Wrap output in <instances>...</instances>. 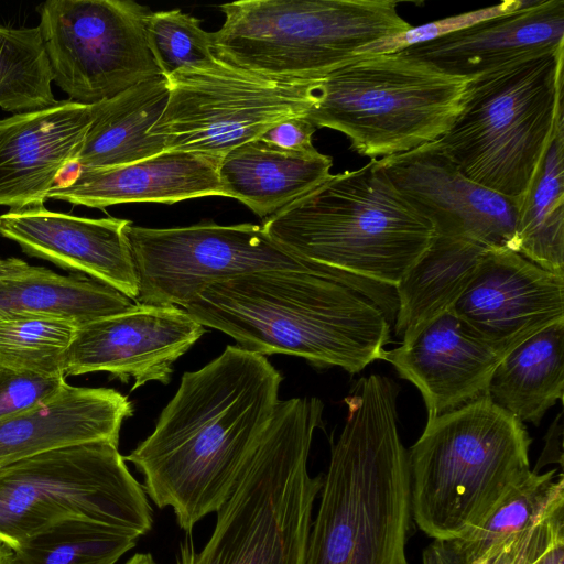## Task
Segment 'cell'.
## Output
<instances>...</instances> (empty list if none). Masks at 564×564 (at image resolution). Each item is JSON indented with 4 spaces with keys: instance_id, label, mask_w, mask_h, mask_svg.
Returning <instances> with one entry per match:
<instances>
[{
    "instance_id": "obj_7",
    "label": "cell",
    "mask_w": 564,
    "mask_h": 564,
    "mask_svg": "<svg viewBox=\"0 0 564 564\" xmlns=\"http://www.w3.org/2000/svg\"><path fill=\"white\" fill-rule=\"evenodd\" d=\"M564 48L468 78L462 110L438 140L473 182L519 206L563 116Z\"/></svg>"
},
{
    "instance_id": "obj_24",
    "label": "cell",
    "mask_w": 564,
    "mask_h": 564,
    "mask_svg": "<svg viewBox=\"0 0 564 564\" xmlns=\"http://www.w3.org/2000/svg\"><path fill=\"white\" fill-rule=\"evenodd\" d=\"M167 98L166 79L159 76L94 104L93 122L70 169L124 165L165 151L149 130L162 115Z\"/></svg>"
},
{
    "instance_id": "obj_9",
    "label": "cell",
    "mask_w": 564,
    "mask_h": 564,
    "mask_svg": "<svg viewBox=\"0 0 564 564\" xmlns=\"http://www.w3.org/2000/svg\"><path fill=\"white\" fill-rule=\"evenodd\" d=\"M468 78L403 51L357 56L318 80L306 118L371 159L438 140L462 110Z\"/></svg>"
},
{
    "instance_id": "obj_20",
    "label": "cell",
    "mask_w": 564,
    "mask_h": 564,
    "mask_svg": "<svg viewBox=\"0 0 564 564\" xmlns=\"http://www.w3.org/2000/svg\"><path fill=\"white\" fill-rule=\"evenodd\" d=\"M220 161L200 153L165 150L124 165L69 169L47 199L105 209L126 203L174 204L224 196L218 174Z\"/></svg>"
},
{
    "instance_id": "obj_34",
    "label": "cell",
    "mask_w": 564,
    "mask_h": 564,
    "mask_svg": "<svg viewBox=\"0 0 564 564\" xmlns=\"http://www.w3.org/2000/svg\"><path fill=\"white\" fill-rule=\"evenodd\" d=\"M535 0H509L499 4L411 26L404 32L375 41L357 52V56L400 52L416 44L473 26L479 22L532 6Z\"/></svg>"
},
{
    "instance_id": "obj_32",
    "label": "cell",
    "mask_w": 564,
    "mask_h": 564,
    "mask_svg": "<svg viewBox=\"0 0 564 564\" xmlns=\"http://www.w3.org/2000/svg\"><path fill=\"white\" fill-rule=\"evenodd\" d=\"M149 50L164 78L188 67H205L218 58L213 52L212 33L200 20L178 9L150 12L144 23Z\"/></svg>"
},
{
    "instance_id": "obj_5",
    "label": "cell",
    "mask_w": 564,
    "mask_h": 564,
    "mask_svg": "<svg viewBox=\"0 0 564 564\" xmlns=\"http://www.w3.org/2000/svg\"><path fill=\"white\" fill-rule=\"evenodd\" d=\"M262 227L306 262L392 288L437 236L378 159L330 174Z\"/></svg>"
},
{
    "instance_id": "obj_1",
    "label": "cell",
    "mask_w": 564,
    "mask_h": 564,
    "mask_svg": "<svg viewBox=\"0 0 564 564\" xmlns=\"http://www.w3.org/2000/svg\"><path fill=\"white\" fill-rule=\"evenodd\" d=\"M281 382L264 356L228 345L184 372L154 431L123 456L142 474L147 496L172 508L185 532L231 495L274 414Z\"/></svg>"
},
{
    "instance_id": "obj_25",
    "label": "cell",
    "mask_w": 564,
    "mask_h": 564,
    "mask_svg": "<svg viewBox=\"0 0 564 564\" xmlns=\"http://www.w3.org/2000/svg\"><path fill=\"white\" fill-rule=\"evenodd\" d=\"M488 249L469 240L437 235L395 285V335L402 341L409 340L449 311L469 285Z\"/></svg>"
},
{
    "instance_id": "obj_38",
    "label": "cell",
    "mask_w": 564,
    "mask_h": 564,
    "mask_svg": "<svg viewBox=\"0 0 564 564\" xmlns=\"http://www.w3.org/2000/svg\"><path fill=\"white\" fill-rule=\"evenodd\" d=\"M534 564H564V542L553 546Z\"/></svg>"
},
{
    "instance_id": "obj_30",
    "label": "cell",
    "mask_w": 564,
    "mask_h": 564,
    "mask_svg": "<svg viewBox=\"0 0 564 564\" xmlns=\"http://www.w3.org/2000/svg\"><path fill=\"white\" fill-rule=\"evenodd\" d=\"M41 30L0 25V108L23 113L57 102Z\"/></svg>"
},
{
    "instance_id": "obj_12",
    "label": "cell",
    "mask_w": 564,
    "mask_h": 564,
    "mask_svg": "<svg viewBox=\"0 0 564 564\" xmlns=\"http://www.w3.org/2000/svg\"><path fill=\"white\" fill-rule=\"evenodd\" d=\"M53 82L94 105L161 76L149 50L148 7L130 0H48L37 7Z\"/></svg>"
},
{
    "instance_id": "obj_15",
    "label": "cell",
    "mask_w": 564,
    "mask_h": 564,
    "mask_svg": "<svg viewBox=\"0 0 564 564\" xmlns=\"http://www.w3.org/2000/svg\"><path fill=\"white\" fill-rule=\"evenodd\" d=\"M205 333L178 306L145 305L101 317L77 327L68 348L64 373L109 372L131 391L150 382L167 384L174 362Z\"/></svg>"
},
{
    "instance_id": "obj_10",
    "label": "cell",
    "mask_w": 564,
    "mask_h": 564,
    "mask_svg": "<svg viewBox=\"0 0 564 564\" xmlns=\"http://www.w3.org/2000/svg\"><path fill=\"white\" fill-rule=\"evenodd\" d=\"M78 518L147 534V494L118 444L108 441L50 449L0 467V542L12 551L58 521Z\"/></svg>"
},
{
    "instance_id": "obj_3",
    "label": "cell",
    "mask_w": 564,
    "mask_h": 564,
    "mask_svg": "<svg viewBox=\"0 0 564 564\" xmlns=\"http://www.w3.org/2000/svg\"><path fill=\"white\" fill-rule=\"evenodd\" d=\"M398 384L382 375L357 381L332 447L304 564H408L409 453L399 430Z\"/></svg>"
},
{
    "instance_id": "obj_23",
    "label": "cell",
    "mask_w": 564,
    "mask_h": 564,
    "mask_svg": "<svg viewBox=\"0 0 564 564\" xmlns=\"http://www.w3.org/2000/svg\"><path fill=\"white\" fill-rule=\"evenodd\" d=\"M332 165V158L317 150L284 151L258 138L227 153L218 174L224 196L267 218L323 183Z\"/></svg>"
},
{
    "instance_id": "obj_21",
    "label": "cell",
    "mask_w": 564,
    "mask_h": 564,
    "mask_svg": "<svg viewBox=\"0 0 564 564\" xmlns=\"http://www.w3.org/2000/svg\"><path fill=\"white\" fill-rule=\"evenodd\" d=\"M563 48L564 1L535 0L528 8L402 51L448 75L473 78Z\"/></svg>"
},
{
    "instance_id": "obj_35",
    "label": "cell",
    "mask_w": 564,
    "mask_h": 564,
    "mask_svg": "<svg viewBox=\"0 0 564 564\" xmlns=\"http://www.w3.org/2000/svg\"><path fill=\"white\" fill-rule=\"evenodd\" d=\"M67 384L65 376H43L0 367V419L53 400Z\"/></svg>"
},
{
    "instance_id": "obj_33",
    "label": "cell",
    "mask_w": 564,
    "mask_h": 564,
    "mask_svg": "<svg viewBox=\"0 0 564 564\" xmlns=\"http://www.w3.org/2000/svg\"><path fill=\"white\" fill-rule=\"evenodd\" d=\"M564 542V509L555 512L535 527L516 535L491 555L464 561L445 552L436 541L423 551V564H534L558 543Z\"/></svg>"
},
{
    "instance_id": "obj_6",
    "label": "cell",
    "mask_w": 564,
    "mask_h": 564,
    "mask_svg": "<svg viewBox=\"0 0 564 564\" xmlns=\"http://www.w3.org/2000/svg\"><path fill=\"white\" fill-rule=\"evenodd\" d=\"M531 443L488 395L427 421L408 451L416 525L433 540L462 536L531 473Z\"/></svg>"
},
{
    "instance_id": "obj_19",
    "label": "cell",
    "mask_w": 564,
    "mask_h": 564,
    "mask_svg": "<svg viewBox=\"0 0 564 564\" xmlns=\"http://www.w3.org/2000/svg\"><path fill=\"white\" fill-rule=\"evenodd\" d=\"M94 105L68 100L0 120V205H44L79 153Z\"/></svg>"
},
{
    "instance_id": "obj_11",
    "label": "cell",
    "mask_w": 564,
    "mask_h": 564,
    "mask_svg": "<svg viewBox=\"0 0 564 564\" xmlns=\"http://www.w3.org/2000/svg\"><path fill=\"white\" fill-rule=\"evenodd\" d=\"M169 98L149 135L164 150L223 159L274 124L307 115L317 82L267 78L221 61L166 77Z\"/></svg>"
},
{
    "instance_id": "obj_39",
    "label": "cell",
    "mask_w": 564,
    "mask_h": 564,
    "mask_svg": "<svg viewBox=\"0 0 564 564\" xmlns=\"http://www.w3.org/2000/svg\"><path fill=\"white\" fill-rule=\"evenodd\" d=\"M123 564H158L150 553H137Z\"/></svg>"
},
{
    "instance_id": "obj_26",
    "label": "cell",
    "mask_w": 564,
    "mask_h": 564,
    "mask_svg": "<svg viewBox=\"0 0 564 564\" xmlns=\"http://www.w3.org/2000/svg\"><path fill=\"white\" fill-rule=\"evenodd\" d=\"M564 393V319L530 336L496 367L487 395L522 423L538 425Z\"/></svg>"
},
{
    "instance_id": "obj_18",
    "label": "cell",
    "mask_w": 564,
    "mask_h": 564,
    "mask_svg": "<svg viewBox=\"0 0 564 564\" xmlns=\"http://www.w3.org/2000/svg\"><path fill=\"white\" fill-rule=\"evenodd\" d=\"M501 359L451 310L382 356L419 389L427 421L487 395Z\"/></svg>"
},
{
    "instance_id": "obj_2",
    "label": "cell",
    "mask_w": 564,
    "mask_h": 564,
    "mask_svg": "<svg viewBox=\"0 0 564 564\" xmlns=\"http://www.w3.org/2000/svg\"><path fill=\"white\" fill-rule=\"evenodd\" d=\"M395 288L333 270L279 269L214 283L183 310L258 354L357 373L382 360Z\"/></svg>"
},
{
    "instance_id": "obj_36",
    "label": "cell",
    "mask_w": 564,
    "mask_h": 564,
    "mask_svg": "<svg viewBox=\"0 0 564 564\" xmlns=\"http://www.w3.org/2000/svg\"><path fill=\"white\" fill-rule=\"evenodd\" d=\"M316 127L305 116L285 119L268 129L260 139L268 144L291 152H312V137Z\"/></svg>"
},
{
    "instance_id": "obj_37",
    "label": "cell",
    "mask_w": 564,
    "mask_h": 564,
    "mask_svg": "<svg viewBox=\"0 0 564 564\" xmlns=\"http://www.w3.org/2000/svg\"><path fill=\"white\" fill-rule=\"evenodd\" d=\"M40 268L18 258H0V283L33 274Z\"/></svg>"
},
{
    "instance_id": "obj_8",
    "label": "cell",
    "mask_w": 564,
    "mask_h": 564,
    "mask_svg": "<svg viewBox=\"0 0 564 564\" xmlns=\"http://www.w3.org/2000/svg\"><path fill=\"white\" fill-rule=\"evenodd\" d=\"M219 9L215 56L285 82H317L366 45L411 28L394 0H240Z\"/></svg>"
},
{
    "instance_id": "obj_31",
    "label": "cell",
    "mask_w": 564,
    "mask_h": 564,
    "mask_svg": "<svg viewBox=\"0 0 564 564\" xmlns=\"http://www.w3.org/2000/svg\"><path fill=\"white\" fill-rule=\"evenodd\" d=\"M77 327L47 315L0 313V367L43 376H65V358Z\"/></svg>"
},
{
    "instance_id": "obj_27",
    "label": "cell",
    "mask_w": 564,
    "mask_h": 564,
    "mask_svg": "<svg viewBox=\"0 0 564 564\" xmlns=\"http://www.w3.org/2000/svg\"><path fill=\"white\" fill-rule=\"evenodd\" d=\"M564 509V479L552 469L531 473L511 487L494 508L462 536L434 540L447 553L477 561L502 549L519 533Z\"/></svg>"
},
{
    "instance_id": "obj_28",
    "label": "cell",
    "mask_w": 564,
    "mask_h": 564,
    "mask_svg": "<svg viewBox=\"0 0 564 564\" xmlns=\"http://www.w3.org/2000/svg\"><path fill=\"white\" fill-rule=\"evenodd\" d=\"M517 253L564 276V120L561 116L543 160L518 206Z\"/></svg>"
},
{
    "instance_id": "obj_16",
    "label": "cell",
    "mask_w": 564,
    "mask_h": 564,
    "mask_svg": "<svg viewBox=\"0 0 564 564\" xmlns=\"http://www.w3.org/2000/svg\"><path fill=\"white\" fill-rule=\"evenodd\" d=\"M451 311L502 357L564 319V276L505 248H489Z\"/></svg>"
},
{
    "instance_id": "obj_13",
    "label": "cell",
    "mask_w": 564,
    "mask_h": 564,
    "mask_svg": "<svg viewBox=\"0 0 564 564\" xmlns=\"http://www.w3.org/2000/svg\"><path fill=\"white\" fill-rule=\"evenodd\" d=\"M126 235L139 304L184 308L209 285L236 276L279 269H326L294 256L262 226L249 223L163 229L130 224Z\"/></svg>"
},
{
    "instance_id": "obj_17",
    "label": "cell",
    "mask_w": 564,
    "mask_h": 564,
    "mask_svg": "<svg viewBox=\"0 0 564 564\" xmlns=\"http://www.w3.org/2000/svg\"><path fill=\"white\" fill-rule=\"evenodd\" d=\"M128 219L86 218L44 205L0 215V235L36 258L106 283L137 303L139 286L126 235Z\"/></svg>"
},
{
    "instance_id": "obj_22",
    "label": "cell",
    "mask_w": 564,
    "mask_h": 564,
    "mask_svg": "<svg viewBox=\"0 0 564 564\" xmlns=\"http://www.w3.org/2000/svg\"><path fill=\"white\" fill-rule=\"evenodd\" d=\"M132 413V403L115 389L67 384L53 400L0 419V467L73 444H118L121 425Z\"/></svg>"
},
{
    "instance_id": "obj_4",
    "label": "cell",
    "mask_w": 564,
    "mask_h": 564,
    "mask_svg": "<svg viewBox=\"0 0 564 564\" xmlns=\"http://www.w3.org/2000/svg\"><path fill=\"white\" fill-rule=\"evenodd\" d=\"M323 409L317 398L279 401L231 495L216 511L210 538L198 551L191 539L183 541L176 564H304L324 477H312L307 469Z\"/></svg>"
},
{
    "instance_id": "obj_29",
    "label": "cell",
    "mask_w": 564,
    "mask_h": 564,
    "mask_svg": "<svg viewBox=\"0 0 564 564\" xmlns=\"http://www.w3.org/2000/svg\"><path fill=\"white\" fill-rule=\"evenodd\" d=\"M135 304L96 279L61 275L42 267L33 274L0 283V313L47 315L77 326L124 312Z\"/></svg>"
},
{
    "instance_id": "obj_40",
    "label": "cell",
    "mask_w": 564,
    "mask_h": 564,
    "mask_svg": "<svg viewBox=\"0 0 564 564\" xmlns=\"http://www.w3.org/2000/svg\"><path fill=\"white\" fill-rule=\"evenodd\" d=\"M12 555V550L0 542V564H8Z\"/></svg>"
},
{
    "instance_id": "obj_14",
    "label": "cell",
    "mask_w": 564,
    "mask_h": 564,
    "mask_svg": "<svg viewBox=\"0 0 564 564\" xmlns=\"http://www.w3.org/2000/svg\"><path fill=\"white\" fill-rule=\"evenodd\" d=\"M378 161L438 236L517 252V203L467 178L437 140Z\"/></svg>"
}]
</instances>
